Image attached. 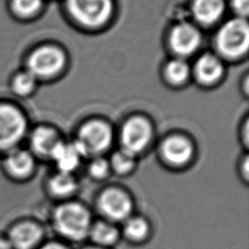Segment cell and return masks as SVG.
I'll list each match as a JSON object with an SVG mask.
<instances>
[{
	"label": "cell",
	"mask_w": 249,
	"mask_h": 249,
	"mask_svg": "<svg viewBox=\"0 0 249 249\" xmlns=\"http://www.w3.org/2000/svg\"><path fill=\"white\" fill-rule=\"evenodd\" d=\"M95 215L90 205L80 198L53 203L48 213L47 227L53 237L72 246L87 242Z\"/></svg>",
	"instance_id": "6da1fadb"
},
{
	"label": "cell",
	"mask_w": 249,
	"mask_h": 249,
	"mask_svg": "<svg viewBox=\"0 0 249 249\" xmlns=\"http://www.w3.org/2000/svg\"><path fill=\"white\" fill-rule=\"evenodd\" d=\"M90 206L95 217L119 225L138 211L133 192L119 183H107L100 187L96 191Z\"/></svg>",
	"instance_id": "7a4b0ae2"
},
{
	"label": "cell",
	"mask_w": 249,
	"mask_h": 249,
	"mask_svg": "<svg viewBox=\"0 0 249 249\" xmlns=\"http://www.w3.org/2000/svg\"><path fill=\"white\" fill-rule=\"evenodd\" d=\"M2 232L12 249H38L49 238L46 223L33 216L12 220Z\"/></svg>",
	"instance_id": "3957f363"
},
{
	"label": "cell",
	"mask_w": 249,
	"mask_h": 249,
	"mask_svg": "<svg viewBox=\"0 0 249 249\" xmlns=\"http://www.w3.org/2000/svg\"><path fill=\"white\" fill-rule=\"evenodd\" d=\"M112 142L110 127L101 122L86 124L79 132L78 139L74 141L83 158L99 157L107 150Z\"/></svg>",
	"instance_id": "277c9868"
},
{
	"label": "cell",
	"mask_w": 249,
	"mask_h": 249,
	"mask_svg": "<svg viewBox=\"0 0 249 249\" xmlns=\"http://www.w3.org/2000/svg\"><path fill=\"white\" fill-rule=\"evenodd\" d=\"M218 49L226 55L238 56L246 53L249 45V27L243 18L226 22L217 34Z\"/></svg>",
	"instance_id": "5b68a950"
},
{
	"label": "cell",
	"mask_w": 249,
	"mask_h": 249,
	"mask_svg": "<svg viewBox=\"0 0 249 249\" xmlns=\"http://www.w3.org/2000/svg\"><path fill=\"white\" fill-rule=\"evenodd\" d=\"M35 156L27 150L15 148L5 154L2 160V172L7 180L15 184L31 181L36 173Z\"/></svg>",
	"instance_id": "8992f818"
},
{
	"label": "cell",
	"mask_w": 249,
	"mask_h": 249,
	"mask_svg": "<svg viewBox=\"0 0 249 249\" xmlns=\"http://www.w3.org/2000/svg\"><path fill=\"white\" fill-rule=\"evenodd\" d=\"M25 128L24 117L17 108L0 104V152L6 154L15 149Z\"/></svg>",
	"instance_id": "52a82bcc"
},
{
	"label": "cell",
	"mask_w": 249,
	"mask_h": 249,
	"mask_svg": "<svg viewBox=\"0 0 249 249\" xmlns=\"http://www.w3.org/2000/svg\"><path fill=\"white\" fill-rule=\"evenodd\" d=\"M43 192L52 203L67 201L78 197L81 184L75 174L54 170L43 182Z\"/></svg>",
	"instance_id": "ba28073f"
},
{
	"label": "cell",
	"mask_w": 249,
	"mask_h": 249,
	"mask_svg": "<svg viewBox=\"0 0 249 249\" xmlns=\"http://www.w3.org/2000/svg\"><path fill=\"white\" fill-rule=\"evenodd\" d=\"M162 163L171 170L186 169L195 158V149L192 143L182 136H171L165 139L160 149Z\"/></svg>",
	"instance_id": "9c48e42d"
},
{
	"label": "cell",
	"mask_w": 249,
	"mask_h": 249,
	"mask_svg": "<svg viewBox=\"0 0 249 249\" xmlns=\"http://www.w3.org/2000/svg\"><path fill=\"white\" fill-rule=\"evenodd\" d=\"M122 241L133 247L149 244L155 236V226L145 214L136 211L120 224Z\"/></svg>",
	"instance_id": "30bf717a"
},
{
	"label": "cell",
	"mask_w": 249,
	"mask_h": 249,
	"mask_svg": "<svg viewBox=\"0 0 249 249\" xmlns=\"http://www.w3.org/2000/svg\"><path fill=\"white\" fill-rule=\"evenodd\" d=\"M72 16L81 23L95 26L105 22L112 11L111 0H68Z\"/></svg>",
	"instance_id": "8fae6325"
},
{
	"label": "cell",
	"mask_w": 249,
	"mask_h": 249,
	"mask_svg": "<svg viewBox=\"0 0 249 249\" xmlns=\"http://www.w3.org/2000/svg\"><path fill=\"white\" fill-rule=\"evenodd\" d=\"M151 127L149 123L140 117L128 120L123 126L121 133L122 148L136 158L149 144Z\"/></svg>",
	"instance_id": "7c38bea8"
},
{
	"label": "cell",
	"mask_w": 249,
	"mask_h": 249,
	"mask_svg": "<svg viewBox=\"0 0 249 249\" xmlns=\"http://www.w3.org/2000/svg\"><path fill=\"white\" fill-rule=\"evenodd\" d=\"M63 63L64 56L58 49L51 46L42 47L30 55L28 72L35 77H49L58 72Z\"/></svg>",
	"instance_id": "4fadbf2b"
},
{
	"label": "cell",
	"mask_w": 249,
	"mask_h": 249,
	"mask_svg": "<svg viewBox=\"0 0 249 249\" xmlns=\"http://www.w3.org/2000/svg\"><path fill=\"white\" fill-rule=\"evenodd\" d=\"M87 242L103 248L116 249L122 242L120 225L99 217H94L89 231Z\"/></svg>",
	"instance_id": "5bb4252c"
},
{
	"label": "cell",
	"mask_w": 249,
	"mask_h": 249,
	"mask_svg": "<svg viewBox=\"0 0 249 249\" xmlns=\"http://www.w3.org/2000/svg\"><path fill=\"white\" fill-rule=\"evenodd\" d=\"M200 44L198 30L189 23L175 26L170 34V45L179 54L188 55L194 53Z\"/></svg>",
	"instance_id": "9a60e30c"
},
{
	"label": "cell",
	"mask_w": 249,
	"mask_h": 249,
	"mask_svg": "<svg viewBox=\"0 0 249 249\" xmlns=\"http://www.w3.org/2000/svg\"><path fill=\"white\" fill-rule=\"evenodd\" d=\"M83 156L74 142L65 144L61 141L54 148L50 158L54 163L55 170L72 174H75L79 168Z\"/></svg>",
	"instance_id": "2e32d148"
},
{
	"label": "cell",
	"mask_w": 249,
	"mask_h": 249,
	"mask_svg": "<svg viewBox=\"0 0 249 249\" xmlns=\"http://www.w3.org/2000/svg\"><path fill=\"white\" fill-rule=\"evenodd\" d=\"M59 142L56 133L47 127H38L30 138V145L35 156L49 160Z\"/></svg>",
	"instance_id": "e0dca14e"
},
{
	"label": "cell",
	"mask_w": 249,
	"mask_h": 249,
	"mask_svg": "<svg viewBox=\"0 0 249 249\" xmlns=\"http://www.w3.org/2000/svg\"><path fill=\"white\" fill-rule=\"evenodd\" d=\"M195 18L205 24L216 21L224 12L223 0H195L193 5Z\"/></svg>",
	"instance_id": "ac0fdd59"
},
{
	"label": "cell",
	"mask_w": 249,
	"mask_h": 249,
	"mask_svg": "<svg viewBox=\"0 0 249 249\" xmlns=\"http://www.w3.org/2000/svg\"><path fill=\"white\" fill-rule=\"evenodd\" d=\"M108 161L112 174L121 178H125L134 173L137 164V158L127 151L120 149L111 156Z\"/></svg>",
	"instance_id": "d6986e66"
},
{
	"label": "cell",
	"mask_w": 249,
	"mask_h": 249,
	"mask_svg": "<svg viewBox=\"0 0 249 249\" xmlns=\"http://www.w3.org/2000/svg\"><path fill=\"white\" fill-rule=\"evenodd\" d=\"M196 71L201 81L212 83L222 75L223 66L221 61L215 55L205 53L196 61Z\"/></svg>",
	"instance_id": "ffe728a7"
},
{
	"label": "cell",
	"mask_w": 249,
	"mask_h": 249,
	"mask_svg": "<svg viewBox=\"0 0 249 249\" xmlns=\"http://www.w3.org/2000/svg\"><path fill=\"white\" fill-rule=\"evenodd\" d=\"M86 171L88 177L95 183H104L112 175L109 161L102 156L91 158Z\"/></svg>",
	"instance_id": "44dd1931"
},
{
	"label": "cell",
	"mask_w": 249,
	"mask_h": 249,
	"mask_svg": "<svg viewBox=\"0 0 249 249\" xmlns=\"http://www.w3.org/2000/svg\"><path fill=\"white\" fill-rule=\"evenodd\" d=\"M190 72L189 65L180 58L173 59L166 66V75L174 83H181L188 77Z\"/></svg>",
	"instance_id": "7402d4cb"
},
{
	"label": "cell",
	"mask_w": 249,
	"mask_h": 249,
	"mask_svg": "<svg viewBox=\"0 0 249 249\" xmlns=\"http://www.w3.org/2000/svg\"><path fill=\"white\" fill-rule=\"evenodd\" d=\"M36 77L30 72L18 74L13 82V89L18 94H26L30 92L35 87Z\"/></svg>",
	"instance_id": "603a6c76"
},
{
	"label": "cell",
	"mask_w": 249,
	"mask_h": 249,
	"mask_svg": "<svg viewBox=\"0 0 249 249\" xmlns=\"http://www.w3.org/2000/svg\"><path fill=\"white\" fill-rule=\"evenodd\" d=\"M42 0H14L15 11L21 16H30L41 7Z\"/></svg>",
	"instance_id": "cb8c5ba5"
},
{
	"label": "cell",
	"mask_w": 249,
	"mask_h": 249,
	"mask_svg": "<svg viewBox=\"0 0 249 249\" xmlns=\"http://www.w3.org/2000/svg\"><path fill=\"white\" fill-rule=\"evenodd\" d=\"M237 175L240 182L247 187L249 184V160L247 156H244L238 162Z\"/></svg>",
	"instance_id": "d4e9b609"
},
{
	"label": "cell",
	"mask_w": 249,
	"mask_h": 249,
	"mask_svg": "<svg viewBox=\"0 0 249 249\" xmlns=\"http://www.w3.org/2000/svg\"><path fill=\"white\" fill-rule=\"evenodd\" d=\"M38 249H75L74 246L54 237H49Z\"/></svg>",
	"instance_id": "484cf974"
},
{
	"label": "cell",
	"mask_w": 249,
	"mask_h": 249,
	"mask_svg": "<svg viewBox=\"0 0 249 249\" xmlns=\"http://www.w3.org/2000/svg\"><path fill=\"white\" fill-rule=\"evenodd\" d=\"M234 10L242 17H246L249 12V0H232Z\"/></svg>",
	"instance_id": "4316f807"
},
{
	"label": "cell",
	"mask_w": 249,
	"mask_h": 249,
	"mask_svg": "<svg viewBox=\"0 0 249 249\" xmlns=\"http://www.w3.org/2000/svg\"><path fill=\"white\" fill-rule=\"evenodd\" d=\"M77 249H109V248H103V247L96 246V245H93L89 242H85V243L79 245V247Z\"/></svg>",
	"instance_id": "83f0119b"
},
{
	"label": "cell",
	"mask_w": 249,
	"mask_h": 249,
	"mask_svg": "<svg viewBox=\"0 0 249 249\" xmlns=\"http://www.w3.org/2000/svg\"><path fill=\"white\" fill-rule=\"evenodd\" d=\"M0 249H12L2 231L0 232Z\"/></svg>",
	"instance_id": "f1b7e54d"
}]
</instances>
